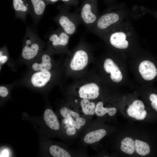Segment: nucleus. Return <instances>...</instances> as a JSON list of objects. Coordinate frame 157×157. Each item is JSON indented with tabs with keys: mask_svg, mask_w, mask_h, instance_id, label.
<instances>
[{
	"mask_svg": "<svg viewBox=\"0 0 157 157\" xmlns=\"http://www.w3.org/2000/svg\"><path fill=\"white\" fill-rule=\"evenodd\" d=\"M135 150L137 154L144 156L148 155L150 151L149 145L147 142L138 140L135 141Z\"/></svg>",
	"mask_w": 157,
	"mask_h": 157,
	"instance_id": "22",
	"label": "nucleus"
},
{
	"mask_svg": "<svg viewBox=\"0 0 157 157\" xmlns=\"http://www.w3.org/2000/svg\"><path fill=\"white\" fill-rule=\"evenodd\" d=\"M13 5L16 17L25 22L28 14L30 13V7L25 0H13Z\"/></svg>",
	"mask_w": 157,
	"mask_h": 157,
	"instance_id": "14",
	"label": "nucleus"
},
{
	"mask_svg": "<svg viewBox=\"0 0 157 157\" xmlns=\"http://www.w3.org/2000/svg\"><path fill=\"white\" fill-rule=\"evenodd\" d=\"M44 119L46 125L51 129L56 131L59 129V122L57 116L52 110L47 109L45 111Z\"/></svg>",
	"mask_w": 157,
	"mask_h": 157,
	"instance_id": "18",
	"label": "nucleus"
},
{
	"mask_svg": "<svg viewBox=\"0 0 157 157\" xmlns=\"http://www.w3.org/2000/svg\"><path fill=\"white\" fill-rule=\"evenodd\" d=\"M144 107L142 101L136 100L129 106L127 113L131 117L137 120H142L145 119L147 113V111L144 110Z\"/></svg>",
	"mask_w": 157,
	"mask_h": 157,
	"instance_id": "8",
	"label": "nucleus"
},
{
	"mask_svg": "<svg viewBox=\"0 0 157 157\" xmlns=\"http://www.w3.org/2000/svg\"><path fill=\"white\" fill-rule=\"evenodd\" d=\"M99 88L95 83L87 84L81 87L78 91L80 98L88 99H94L99 95Z\"/></svg>",
	"mask_w": 157,
	"mask_h": 157,
	"instance_id": "12",
	"label": "nucleus"
},
{
	"mask_svg": "<svg viewBox=\"0 0 157 157\" xmlns=\"http://www.w3.org/2000/svg\"><path fill=\"white\" fill-rule=\"evenodd\" d=\"M47 35L48 47L58 48L66 46L68 43L69 35L60 27L55 31H49Z\"/></svg>",
	"mask_w": 157,
	"mask_h": 157,
	"instance_id": "5",
	"label": "nucleus"
},
{
	"mask_svg": "<svg viewBox=\"0 0 157 157\" xmlns=\"http://www.w3.org/2000/svg\"><path fill=\"white\" fill-rule=\"evenodd\" d=\"M116 112L117 109L115 108L104 107L102 102L99 101L96 105L95 114L98 117H102L108 113L110 116H113Z\"/></svg>",
	"mask_w": 157,
	"mask_h": 157,
	"instance_id": "19",
	"label": "nucleus"
},
{
	"mask_svg": "<svg viewBox=\"0 0 157 157\" xmlns=\"http://www.w3.org/2000/svg\"><path fill=\"white\" fill-rule=\"evenodd\" d=\"M8 60V56L5 47L1 48L0 51V63L2 65L5 63Z\"/></svg>",
	"mask_w": 157,
	"mask_h": 157,
	"instance_id": "24",
	"label": "nucleus"
},
{
	"mask_svg": "<svg viewBox=\"0 0 157 157\" xmlns=\"http://www.w3.org/2000/svg\"><path fill=\"white\" fill-rule=\"evenodd\" d=\"M63 1L68 3H70L71 4H73L74 2L76 3L77 2L76 0H61Z\"/></svg>",
	"mask_w": 157,
	"mask_h": 157,
	"instance_id": "28",
	"label": "nucleus"
},
{
	"mask_svg": "<svg viewBox=\"0 0 157 157\" xmlns=\"http://www.w3.org/2000/svg\"><path fill=\"white\" fill-rule=\"evenodd\" d=\"M59 112L64 118L66 134L69 136L75 135L86 123L85 118L81 116L78 112L67 107L61 108Z\"/></svg>",
	"mask_w": 157,
	"mask_h": 157,
	"instance_id": "4",
	"label": "nucleus"
},
{
	"mask_svg": "<svg viewBox=\"0 0 157 157\" xmlns=\"http://www.w3.org/2000/svg\"><path fill=\"white\" fill-rule=\"evenodd\" d=\"M144 10L145 12L148 13L153 15L157 19V10L153 11L144 8Z\"/></svg>",
	"mask_w": 157,
	"mask_h": 157,
	"instance_id": "27",
	"label": "nucleus"
},
{
	"mask_svg": "<svg viewBox=\"0 0 157 157\" xmlns=\"http://www.w3.org/2000/svg\"><path fill=\"white\" fill-rule=\"evenodd\" d=\"M44 44L36 31L27 26L23 41L22 58L25 60H30L36 58L42 52Z\"/></svg>",
	"mask_w": 157,
	"mask_h": 157,
	"instance_id": "2",
	"label": "nucleus"
},
{
	"mask_svg": "<svg viewBox=\"0 0 157 157\" xmlns=\"http://www.w3.org/2000/svg\"><path fill=\"white\" fill-rule=\"evenodd\" d=\"M139 71L143 78L146 81L152 80L157 75V69L155 66L149 60H144L140 63Z\"/></svg>",
	"mask_w": 157,
	"mask_h": 157,
	"instance_id": "10",
	"label": "nucleus"
},
{
	"mask_svg": "<svg viewBox=\"0 0 157 157\" xmlns=\"http://www.w3.org/2000/svg\"><path fill=\"white\" fill-rule=\"evenodd\" d=\"M8 94V88L4 86H0V96L3 97H6Z\"/></svg>",
	"mask_w": 157,
	"mask_h": 157,
	"instance_id": "26",
	"label": "nucleus"
},
{
	"mask_svg": "<svg viewBox=\"0 0 157 157\" xmlns=\"http://www.w3.org/2000/svg\"><path fill=\"white\" fill-rule=\"evenodd\" d=\"M31 4L30 15L33 22L37 24L42 16L45 10L46 4L43 0H30Z\"/></svg>",
	"mask_w": 157,
	"mask_h": 157,
	"instance_id": "11",
	"label": "nucleus"
},
{
	"mask_svg": "<svg viewBox=\"0 0 157 157\" xmlns=\"http://www.w3.org/2000/svg\"><path fill=\"white\" fill-rule=\"evenodd\" d=\"M51 74L49 71H37L31 76L30 82L36 88H41L45 86L50 81Z\"/></svg>",
	"mask_w": 157,
	"mask_h": 157,
	"instance_id": "13",
	"label": "nucleus"
},
{
	"mask_svg": "<svg viewBox=\"0 0 157 157\" xmlns=\"http://www.w3.org/2000/svg\"><path fill=\"white\" fill-rule=\"evenodd\" d=\"M106 133V131L103 129L90 131L86 133L84 136L83 142L86 144H94L105 137Z\"/></svg>",
	"mask_w": 157,
	"mask_h": 157,
	"instance_id": "17",
	"label": "nucleus"
},
{
	"mask_svg": "<svg viewBox=\"0 0 157 157\" xmlns=\"http://www.w3.org/2000/svg\"><path fill=\"white\" fill-rule=\"evenodd\" d=\"M103 37H107L110 44L114 47L124 49L128 47L129 40L136 36L132 25L126 21L114 27Z\"/></svg>",
	"mask_w": 157,
	"mask_h": 157,
	"instance_id": "1",
	"label": "nucleus"
},
{
	"mask_svg": "<svg viewBox=\"0 0 157 157\" xmlns=\"http://www.w3.org/2000/svg\"><path fill=\"white\" fill-rule=\"evenodd\" d=\"M88 59V55L85 51L82 50L76 51L71 61V68L75 71L83 69L87 65Z\"/></svg>",
	"mask_w": 157,
	"mask_h": 157,
	"instance_id": "9",
	"label": "nucleus"
},
{
	"mask_svg": "<svg viewBox=\"0 0 157 157\" xmlns=\"http://www.w3.org/2000/svg\"><path fill=\"white\" fill-rule=\"evenodd\" d=\"M97 6V0H84L81 7L80 16L85 24H92L96 22L97 15L94 10Z\"/></svg>",
	"mask_w": 157,
	"mask_h": 157,
	"instance_id": "6",
	"label": "nucleus"
},
{
	"mask_svg": "<svg viewBox=\"0 0 157 157\" xmlns=\"http://www.w3.org/2000/svg\"><path fill=\"white\" fill-rule=\"evenodd\" d=\"M120 149L124 153L132 154L135 150V142L131 138L126 137L121 141Z\"/></svg>",
	"mask_w": 157,
	"mask_h": 157,
	"instance_id": "21",
	"label": "nucleus"
},
{
	"mask_svg": "<svg viewBox=\"0 0 157 157\" xmlns=\"http://www.w3.org/2000/svg\"><path fill=\"white\" fill-rule=\"evenodd\" d=\"M149 99L151 102V105L152 108L157 112V95L154 93L151 94Z\"/></svg>",
	"mask_w": 157,
	"mask_h": 157,
	"instance_id": "25",
	"label": "nucleus"
},
{
	"mask_svg": "<svg viewBox=\"0 0 157 157\" xmlns=\"http://www.w3.org/2000/svg\"><path fill=\"white\" fill-rule=\"evenodd\" d=\"M80 105L83 113L86 116H91L95 114L96 105L89 99H82L80 102Z\"/></svg>",
	"mask_w": 157,
	"mask_h": 157,
	"instance_id": "20",
	"label": "nucleus"
},
{
	"mask_svg": "<svg viewBox=\"0 0 157 157\" xmlns=\"http://www.w3.org/2000/svg\"><path fill=\"white\" fill-rule=\"evenodd\" d=\"M53 19L65 32L69 35L76 32V26L66 11L61 10Z\"/></svg>",
	"mask_w": 157,
	"mask_h": 157,
	"instance_id": "7",
	"label": "nucleus"
},
{
	"mask_svg": "<svg viewBox=\"0 0 157 157\" xmlns=\"http://www.w3.org/2000/svg\"><path fill=\"white\" fill-rule=\"evenodd\" d=\"M49 151L54 157H71L72 155L67 151L57 145H54L50 147Z\"/></svg>",
	"mask_w": 157,
	"mask_h": 157,
	"instance_id": "23",
	"label": "nucleus"
},
{
	"mask_svg": "<svg viewBox=\"0 0 157 157\" xmlns=\"http://www.w3.org/2000/svg\"><path fill=\"white\" fill-rule=\"evenodd\" d=\"M41 60L40 63H35L32 65V69L35 71H49L52 67L51 58L49 54L42 51L39 54Z\"/></svg>",
	"mask_w": 157,
	"mask_h": 157,
	"instance_id": "16",
	"label": "nucleus"
},
{
	"mask_svg": "<svg viewBox=\"0 0 157 157\" xmlns=\"http://www.w3.org/2000/svg\"><path fill=\"white\" fill-rule=\"evenodd\" d=\"M126 11L123 4H120L116 10L105 13L96 22V27L102 36L123 22L126 17Z\"/></svg>",
	"mask_w": 157,
	"mask_h": 157,
	"instance_id": "3",
	"label": "nucleus"
},
{
	"mask_svg": "<svg viewBox=\"0 0 157 157\" xmlns=\"http://www.w3.org/2000/svg\"><path fill=\"white\" fill-rule=\"evenodd\" d=\"M47 1H49L51 2H55L58 1V0H46Z\"/></svg>",
	"mask_w": 157,
	"mask_h": 157,
	"instance_id": "29",
	"label": "nucleus"
},
{
	"mask_svg": "<svg viewBox=\"0 0 157 157\" xmlns=\"http://www.w3.org/2000/svg\"><path fill=\"white\" fill-rule=\"evenodd\" d=\"M104 67L106 72L110 74L111 79L115 83H119L122 79V72L119 67L110 58H108L104 61Z\"/></svg>",
	"mask_w": 157,
	"mask_h": 157,
	"instance_id": "15",
	"label": "nucleus"
},
{
	"mask_svg": "<svg viewBox=\"0 0 157 157\" xmlns=\"http://www.w3.org/2000/svg\"><path fill=\"white\" fill-rule=\"evenodd\" d=\"M105 1L108 2H112L114 1V0H105Z\"/></svg>",
	"mask_w": 157,
	"mask_h": 157,
	"instance_id": "30",
	"label": "nucleus"
}]
</instances>
